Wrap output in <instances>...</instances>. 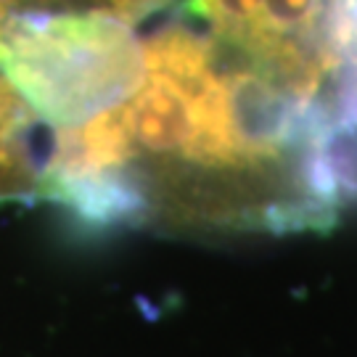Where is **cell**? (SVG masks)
<instances>
[{
  "instance_id": "obj_1",
  "label": "cell",
  "mask_w": 357,
  "mask_h": 357,
  "mask_svg": "<svg viewBox=\"0 0 357 357\" xmlns=\"http://www.w3.org/2000/svg\"><path fill=\"white\" fill-rule=\"evenodd\" d=\"M0 77L29 116L69 130L141 88L143 43L112 13L19 11L0 22Z\"/></svg>"
},
{
  "instance_id": "obj_2",
  "label": "cell",
  "mask_w": 357,
  "mask_h": 357,
  "mask_svg": "<svg viewBox=\"0 0 357 357\" xmlns=\"http://www.w3.org/2000/svg\"><path fill=\"white\" fill-rule=\"evenodd\" d=\"M191 8L212 26L220 43L243 56L252 53L259 35L262 0H191Z\"/></svg>"
},
{
  "instance_id": "obj_3",
  "label": "cell",
  "mask_w": 357,
  "mask_h": 357,
  "mask_svg": "<svg viewBox=\"0 0 357 357\" xmlns=\"http://www.w3.org/2000/svg\"><path fill=\"white\" fill-rule=\"evenodd\" d=\"M165 3L167 0H0V22L11 13H19L22 8L40 11V6H66L64 11L112 13V16H119L125 22H132V19H141Z\"/></svg>"
}]
</instances>
